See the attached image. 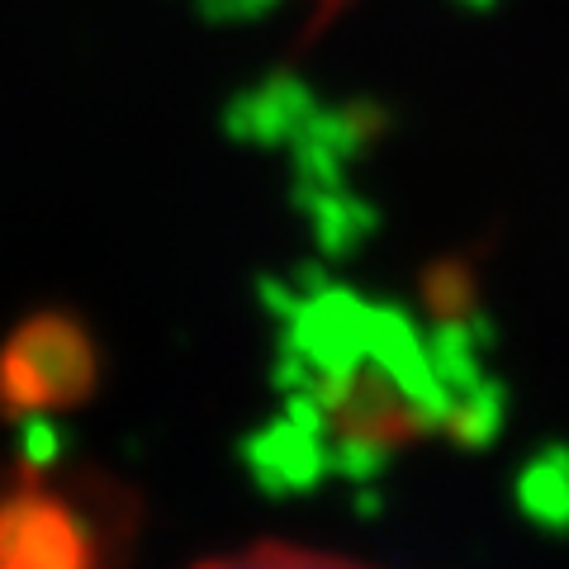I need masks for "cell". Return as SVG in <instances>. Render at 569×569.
Segmentation results:
<instances>
[{"label": "cell", "instance_id": "cell-1", "mask_svg": "<svg viewBox=\"0 0 569 569\" xmlns=\"http://www.w3.org/2000/svg\"><path fill=\"white\" fill-rule=\"evenodd\" d=\"M133 503L114 479L0 460V569H123Z\"/></svg>", "mask_w": 569, "mask_h": 569}, {"label": "cell", "instance_id": "cell-2", "mask_svg": "<svg viewBox=\"0 0 569 569\" xmlns=\"http://www.w3.org/2000/svg\"><path fill=\"white\" fill-rule=\"evenodd\" d=\"M96 380V342L71 313H33L0 342V418H43L77 408Z\"/></svg>", "mask_w": 569, "mask_h": 569}, {"label": "cell", "instance_id": "cell-3", "mask_svg": "<svg viewBox=\"0 0 569 569\" xmlns=\"http://www.w3.org/2000/svg\"><path fill=\"white\" fill-rule=\"evenodd\" d=\"M194 569H376L347 556H332V550H313V546H284V541H261V546H242L233 556L204 560Z\"/></svg>", "mask_w": 569, "mask_h": 569}]
</instances>
